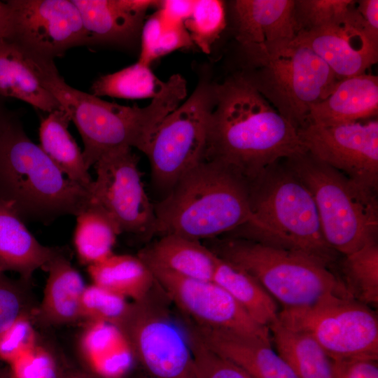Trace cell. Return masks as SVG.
I'll list each match as a JSON object with an SVG mask.
<instances>
[{
	"label": "cell",
	"mask_w": 378,
	"mask_h": 378,
	"mask_svg": "<svg viewBox=\"0 0 378 378\" xmlns=\"http://www.w3.org/2000/svg\"><path fill=\"white\" fill-rule=\"evenodd\" d=\"M304 151L297 129L240 76L215 85L204 159L223 162L249 180Z\"/></svg>",
	"instance_id": "cell-1"
},
{
	"label": "cell",
	"mask_w": 378,
	"mask_h": 378,
	"mask_svg": "<svg viewBox=\"0 0 378 378\" xmlns=\"http://www.w3.org/2000/svg\"><path fill=\"white\" fill-rule=\"evenodd\" d=\"M153 235L200 241L234 232L252 219L248 180L234 167L204 159L154 204Z\"/></svg>",
	"instance_id": "cell-2"
},
{
	"label": "cell",
	"mask_w": 378,
	"mask_h": 378,
	"mask_svg": "<svg viewBox=\"0 0 378 378\" xmlns=\"http://www.w3.org/2000/svg\"><path fill=\"white\" fill-rule=\"evenodd\" d=\"M26 54L41 84L76 126L89 169L103 154L117 148L135 147L143 153L158 125L180 103L177 92L167 86L143 108L111 103L69 85L53 60Z\"/></svg>",
	"instance_id": "cell-3"
},
{
	"label": "cell",
	"mask_w": 378,
	"mask_h": 378,
	"mask_svg": "<svg viewBox=\"0 0 378 378\" xmlns=\"http://www.w3.org/2000/svg\"><path fill=\"white\" fill-rule=\"evenodd\" d=\"M251 221L233 237L303 253L330 269L337 253L326 243L310 191L284 159L248 180Z\"/></svg>",
	"instance_id": "cell-4"
},
{
	"label": "cell",
	"mask_w": 378,
	"mask_h": 378,
	"mask_svg": "<svg viewBox=\"0 0 378 378\" xmlns=\"http://www.w3.org/2000/svg\"><path fill=\"white\" fill-rule=\"evenodd\" d=\"M90 192L69 179L14 117L0 134V200L25 220L76 216Z\"/></svg>",
	"instance_id": "cell-5"
},
{
	"label": "cell",
	"mask_w": 378,
	"mask_h": 378,
	"mask_svg": "<svg viewBox=\"0 0 378 378\" xmlns=\"http://www.w3.org/2000/svg\"><path fill=\"white\" fill-rule=\"evenodd\" d=\"M240 76L297 130L311 107L324 100L339 80L307 46L295 39L239 45Z\"/></svg>",
	"instance_id": "cell-6"
},
{
	"label": "cell",
	"mask_w": 378,
	"mask_h": 378,
	"mask_svg": "<svg viewBox=\"0 0 378 378\" xmlns=\"http://www.w3.org/2000/svg\"><path fill=\"white\" fill-rule=\"evenodd\" d=\"M284 161L310 191L323 237L333 251L346 255L377 241V190L349 178L307 150Z\"/></svg>",
	"instance_id": "cell-7"
},
{
	"label": "cell",
	"mask_w": 378,
	"mask_h": 378,
	"mask_svg": "<svg viewBox=\"0 0 378 378\" xmlns=\"http://www.w3.org/2000/svg\"><path fill=\"white\" fill-rule=\"evenodd\" d=\"M209 248L251 275L284 308L310 305L330 295L351 298L337 274L303 253L237 237L216 240Z\"/></svg>",
	"instance_id": "cell-8"
},
{
	"label": "cell",
	"mask_w": 378,
	"mask_h": 378,
	"mask_svg": "<svg viewBox=\"0 0 378 378\" xmlns=\"http://www.w3.org/2000/svg\"><path fill=\"white\" fill-rule=\"evenodd\" d=\"M277 320L313 337L332 361H377V316L352 298L330 295L310 305L283 308Z\"/></svg>",
	"instance_id": "cell-9"
},
{
	"label": "cell",
	"mask_w": 378,
	"mask_h": 378,
	"mask_svg": "<svg viewBox=\"0 0 378 378\" xmlns=\"http://www.w3.org/2000/svg\"><path fill=\"white\" fill-rule=\"evenodd\" d=\"M215 85L201 82L183 104L154 131L144 151L152 182L166 194L187 172L204 160Z\"/></svg>",
	"instance_id": "cell-10"
},
{
	"label": "cell",
	"mask_w": 378,
	"mask_h": 378,
	"mask_svg": "<svg viewBox=\"0 0 378 378\" xmlns=\"http://www.w3.org/2000/svg\"><path fill=\"white\" fill-rule=\"evenodd\" d=\"M153 288L143 300L131 303L118 326L130 343L134 362L146 378H196L187 330L155 302Z\"/></svg>",
	"instance_id": "cell-11"
},
{
	"label": "cell",
	"mask_w": 378,
	"mask_h": 378,
	"mask_svg": "<svg viewBox=\"0 0 378 378\" xmlns=\"http://www.w3.org/2000/svg\"><path fill=\"white\" fill-rule=\"evenodd\" d=\"M138 161L128 146L103 154L93 165L96 177L90 195L122 233L148 237L153 235L154 204L144 188Z\"/></svg>",
	"instance_id": "cell-12"
},
{
	"label": "cell",
	"mask_w": 378,
	"mask_h": 378,
	"mask_svg": "<svg viewBox=\"0 0 378 378\" xmlns=\"http://www.w3.org/2000/svg\"><path fill=\"white\" fill-rule=\"evenodd\" d=\"M9 40L27 53L53 60L69 48L87 45L80 12L72 0H9Z\"/></svg>",
	"instance_id": "cell-13"
},
{
	"label": "cell",
	"mask_w": 378,
	"mask_h": 378,
	"mask_svg": "<svg viewBox=\"0 0 378 378\" xmlns=\"http://www.w3.org/2000/svg\"><path fill=\"white\" fill-rule=\"evenodd\" d=\"M305 149L326 164L378 188V120L336 125L307 122L297 130Z\"/></svg>",
	"instance_id": "cell-14"
},
{
	"label": "cell",
	"mask_w": 378,
	"mask_h": 378,
	"mask_svg": "<svg viewBox=\"0 0 378 378\" xmlns=\"http://www.w3.org/2000/svg\"><path fill=\"white\" fill-rule=\"evenodd\" d=\"M148 267L157 285L192 323L252 335L272 343L269 328L255 322L214 281L187 278L159 267Z\"/></svg>",
	"instance_id": "cell-15"
},
{
	"label": "cell",
	"mask_w": 378,
	"mask_h": 378,
	"mask_svg": "<svg viewBox=\"0 0 378 378\" xmlns=\"http://www.w3.org/2000/svg\"><path fill=\"white\" fill-rule=\"evenodd\" d=\"M294 39L312 49L339 80L365 74L378 60V43L366 33L356 3L342 18L300 32Z\"/></svg>",
	"instance_id": "cell-16"
},
{
	"label": "cell",
	"mask_w": 378,
	"mask_h": 378,
	"mask_svg": "<svg viewBox=\"0 0 378 378\" xmlns=\"http://www.w3.org/2000/svg\"><path fill=\"white\" fill-rule=\"evenodd\" d=\"M87 35V45L129 46L141 36L145 14L160 1L72 0Z\"/></svg>",
	"instance_id": "cell-17"
},
{
	"label": "cell",
	"mask_w": 378,
	"mask_h": 378,
	"mask_svg": "<svg viewBox=\"0 0 378 378\" xmlns=\"http://www.w3.org/2000/svg\"><path fill=\"white\" fill-rule=\"evenodd\" d=\"M295 0H235L230 12L239 45L267 44L293 40Z\"/></svg>",
	"instance_id": "cell-18"
},
{
	"label": "cell",
	"mask_w": 378,
	"mask_h": 378,
	"mask_svg": "<svg viewBox=\"0 0 378 378\" xmlns=\"http://www.w3.org/2000/svg\"><path fill=\"white\" fill-rule=\"evenodd\" d=\"M64 250L41 244L29 231L24 220L8 203L0 200V272H14L30 281L38 269Z\"/></svg>",
	"instance_id": "cell-19"
},
{
	"label": "cell",
	"mask_w": 378,
	"mask_h": 378,
	"mask_svg": "<svg viewBox=\"0 0 378 378\" xmlns=\"http://www.w3.org/2000/svg\"><path fill=\"white\" fill-rule=\"evenodd\" d=\"M377 113L378 77L365 73L339 80L327 98L311 107L306 123L354 122Z\"/></svg>",
	"instance_id": "cell-20"
},
{
	"label": "cell",
	"mask_w": 378,
	"mask_h": 378,
	"mask_svg": "<svg viewBox=\"0 0 378 378\" xmlns=\"http://www.w3.org/2000/svg\"><path fill=\"white\" fill-rule=\"evenodd\" d=\"M43 270L48 274L43 297L33 316L46 326L66 324L80 318L81 298L86 286L64 251Z\"/></svg>",
	"instance_id": "cell-21"
},
{
	"label": "cell",
	"mask_w": 378,
	"mask_h": 378,
	"mask_svg": "<svg viewBox=\"0 0 378 378\" xmlns=\"http://www.w3.org/2000/svg\"><path fill=\"white\" fill-rule=\"evenodd\" d=\"M138 256L148 266L204 281H213L218 259V255L200 241L175 234L160 236Z\"/></svg>",
	"instance_id": "cell-22"
},
{
	"label": "cell",
	"mask_w": 378,
	"mask_h": 378,
	"mask_svg": "<svg viewBox=\"0 0 378 378\" xmlns=\"http://www.w3.org/2000/svg\"><path fill=\"white\" fill-rule=\"evenodd\" d=\"M80 348L85 370L99 378H124L134 362L127 337L112 323L88 322Z\"/></svg>",
	"instance_id": "cell-23"
},
{
	"label": "cell",
	"mask_w": 378,
	"mask_h": 378,
	"mask_svg": "<svg viewBox=\"0 0 378 378\" xmlns=\"http://www.w3.org/2000/svg\"><path fill=\"white\" fill-rule=\"evenodd\" d=\"M0 97L23 101L47 113L61 109L55 98L41 84L26 52L7 38L0 39Z\"/></svg>",
	"instance_id": "cell-24"
},
{
	"label": "cell",
	"mask_w": 378,
	"mask_h": 378,
	"mask_svg": "<svg viewBox=\"0 0 378 378\" xmlns=\"http://www.w3.org/2000/svg\"><path fill=\"white\" fill-rule=\"evenodd\" d=\"M70 122L62 108L48 113L41 119L39 146L69 179L90 192L93 178L83 151L68 130Z\"/></svg>",
	"instance_id": "cell-25"
},
{
	"label": "cell",
	"mask_w": 378,
	"mask_h": 378,
	"mask_svg": "<svg viewBox=\"0 0 378 378\" xmlns=\"http://www.w3.org/2000/svg\"><path fill=\"white\" fill-rule=\"evenodd\" d=\"M92 284L137 302L153 290L155 281L150 269L139 257L112 253L88 266Z\"/></svg>",
	"instance_id": "cell-26"
},
{
	"label": "cell",
	"mask_w": 378,
	"mask_h": 378,
	"mask_svg": "<svg viewBox=\"0 0 378 378\" xmlns=\"http://www.w3.org/2000/svg\"><path fill=\"white\" fill-rule=\"evenodd\" d=\"M276 353L298 378H332V361L318 343L276 319L268 326Z\"/></svg>",
	"instance_id": "cell-27"
},
{
	"label": "cell",
	"mask_w": 378,
	"mask_h": 378,
	"mask_svg": "<svg viewBox=\"0 0 378 378\" xmlns=\"http://www.w3.org/2000/svg\"><path fill=\"white\" fill-rule=\"evenodd\" d=\"M213 281L223 287L258 323L268 326L277 319L274 299L251 275L218 256Z\"/></svg>",
	"instance_id": "cell-28"
},
{
	"label": "cell",
	"mask_w": 378,
	"mask_h": 378,
	"mask_svg": "<svg viewBox=\"0 0 378 378\" xmlns=\"http://www.w3.org/2000/svg\"><path fill=\"white\" fill-rule=\"evenodd\" d=\"M74 244L80 262L88 266L112 253L121 230L116 222L91 199L76 216Z\"/></svg>",
	"instance_id": "cell-29"
},
{
	"label": "cell",
	"mask_w": 378,
	"mask_h": 378,
	"mask_svg": "<svg viewBox=\"0 0 378 378\" xmlns=\"http://www.w3.org/2000/svg\"><path fill=\"white\" fill-rule=\"evenodd\" d=\"M337 274L349 295L368 306L378 304V244H365L343 255Z\"/></svg>",
	"instance_id": "cell-30"
},
{
	"label": "cell",
	"mask_w": 378,
	"mask_h": 378,
	"mask_svg": "<svg viewBox=\"0 0 378 378\" xmlns=\"http://www.w3.org/2000/svg\"><path fill=\"white\" fill-rule=\"evenodd\" d=\"M163 82L152 72L149 66L137 62L118 71L104 75L92 84V94L122 99L153 98Z\"/></svg>",
	"instance_id": "cell-31"
},
{
	"label": "cell",
	"mask_w": 378,
	"mask_h": 378,
	"mask_svg": "<svg viewBox=\"0 0 378 378\" xmlns=\"http://www.w3.org/2000/svg\"><path fill=\"white\" fill-rule=\"evenodd\" d=\"M140 37L138 62L149 66L159 57L194 44L184 23L169 20L160 10L144 23Z\"/></svg>",
	"instance_id": "cell-32"
},
{
	"label": "cell",
	"mask_w": 378,
	"mask_h": 378,
	"mask_svg": "<svg viewBox=\"0 0 378 378\" xmlns=\"http://www.w3.org/2000/svg\"><path fill=\"white\" fill-rule=\"evenodd\" d=\"M190 36L204 52L209 53L212 44L226 26L225 4L219 0L195 1L190 16L184 22Z\"/></svg>",
	"instance_id": "cell-33"
},
{
	"label": "cell",
	"mask_w": 378,
	"mask_h": 378,
	"mask_svg": "<svg viewBox=\"0 0 378 378\" xmlns=\"http://www.w3.org/2000/svg\"><path fill=\"white\" fill-rule=\"evenodd\" d=\"M131 303L125 297L92 284L86 286L80 302V318L88 322H106L118 326Z\"/></svg>",
	"instance_id": "cell-34"
},
{
	"label": "cell",
	"mask_w": 378,
	"mask_h": 378,
	"mask_svg": "<svg viewBox=\"0 0 378 378\" xmlns=\"http://www.w3.org/2000/svg\"><path fill=\"white\" fill-rule=\"evenodd\" d=\"M355 3L352 0H295L293 15L297 34L342 18Z\"/></svg>",
	"instance_id": "cell-35"
},
{
	"label": "cell",
	"mask_w": 378,
	"mask_h": 378,
	"mask_svg": "<svg viewBox=\"0 0 378 378\" xmlns=\"http://www.w3.org/2000/svg\"><path fill=\"white\" fill-rule=\"evenodd\" d=\"M29 284L20 278L10 279L0 272V334L18 318L33 316L36 307Z\"/></svg>",
	"instance_id": "cell-36"
},
{
	"label": "cell",
	"mask_w": 378,
	"mask_h": 378,
	"mask_svg": "<svg viewBox=\"0 0 378 378\" xmlns=\"http://www.w3.org/2000/svg\"><path fill=\"white\" fill-rule=\"evenodd\" d=\"M193 356L196 378H253L244 370L207 347L185 324Z\"/></svg>",
	"instance_id": "cell-37"
},
{
	"label": "cell",
	"mask_w": 378,
	"mask_h": 378,
	"mask_svg": "<svg viewBox=\"0 0 378 378\" xmlns=\"http://www.w3.org/2000/svg\"><path fill=\"white\" fill-rule=\"evenodd\" d=\"M36 344L31 317H21L0 334V359L10 364Z\"/></svg>",
	"instance_id": "cell-38"
},
{
	"label": "cell",
	"mask_w": 378,
	"mask_h": 378,
	"mask_svg": "<svg viewBox=\"0 0 378 378\" xmlns=\"http://www.w3.org/2000/svg\"><path fill=\"white\" fill-rule=\"evenodd\" d=\"M54 357L36 344L23 352L9 365L10 378H36L51 363Z\"/></svg>",
	"instance_id": "cell-39"
},
{
	"label": "cell",
	"mask_w": 378,
	"mask_h": 378,
	"mask_svg": "<svg viewBox=\"0 0 378 378\" xmlns=\"http://www.w3.org/2000/svg\"><path fill=\"white\" fill-rule=\"evenodd\" d=\"M332 378H378L377 360L332 361Z\"/></svg>",
	"instance_id": "cell-40"
},
{
	"label": "cell",
	"mask_w": 378,
	"mask_h": 378,
	"mask_svg": "<svg viewBox=\"0 0 378 378\" xmlns=\"http://www.w3.org/2000/svg\"><path fill=\"white\" fill-rule=\"evenodd\" d=\"M356 9L368 36L378 43V1H356Z\"/></svg>",
	"instance_id": "cell-41"
},
{
	"label": "cell",
	"mask_w": 378,
	"mask_h": 378,
	"mask_svg": "<svg viewBox=\"0 0 378 378\" xmlns=\"http://www.w3.org/2000/svg\"><path fill=\"white\" fill-rule=\"evenodd\" d=\"M195 1L167 0L159 2V10L169 20L184 23L192 10Z\"/></svg>",
	"instance_id": "cell-42"
},
{
	"label": "cell",
	"mask_w": 378,
	"mask_h": 378,
	"mask_svg": "<svg viewBox=\"0 0 378 378\" xmlns=\"http://www.w3.org/2000/svg\"><path fill=\"white\" fill-rule=\"evenodd\" d=\"M11 34V14L8 3L0 1V39H8Z\"/></svg>",
	"instance_id": "cell-43"
},
{
	"label": "cell",
	"mask_w": 378,
	"mask_h": 378,
	"mask_svg": "<svg viewBox=\"0 0 378 378\" xmlns=\"http://www.w3.org/2000/svg\"><path fill=\"white\" fill-rule=\"evenodd\" d=\"M66 370L54 358L46 368L36 378H64Z\"/></svg>",
	"instance_id": "cell-44"
},
{
	"label": "cell",
	"mask_w": 378,
	"mask_h": 378,
	"mask_svg": "<svg viewBox=\"0 0 378 378\" xmlns=\"http://www.w3.org/2000/svg\"><path fill=\"white\" fill-rule=\"evenodd\" d=\"M64 378H99L86 370L72 369L66 370Z\"/></svg>",
	"instance_id": "cell-45"
},
{
	"label": "cell",
	"mask_w": 378,
	"mask_h": 378,
	"mask_svg": "<svg viewBox=\"0 0 378 378\" xmlns=\"http://www.w3.org/2000/svg\"><path fill=\"white\" fill-rule=\"evenodd\" d=\"M14 117L0 101V134Z\"/></svg>",
	"instance_id": "cell-46"
},
{
	"label": "cell",
	"mask_w": 378,
	"mask_h": 378,
	"mask_svg": "<svg viewBox=\"0 0 378 378\" xmlns=\"http://www.w3.org/2000/svg\"><path fill=\"white\" fill-rule=\"evenodd\" d=\"M0 378H10L9 372L0 369Z\"/></svg>",
	"instance_id": "cell-47"
},
{
	"label": "cell",
	"mask_w": 378,
	"mask_h": 378,
	"mask_svg": "<svg viewBox=\"0 0 378 378\" xmlns=\"http://www.w3.org/2000/svg\"><path fill=\"white\" fill-rule=\"evenodd\" d=\"M138 378H146V377H144L143 375H140Z\"/></svg>",
	"instance_id": "cell-48"
}]
</instances>
